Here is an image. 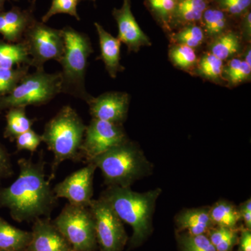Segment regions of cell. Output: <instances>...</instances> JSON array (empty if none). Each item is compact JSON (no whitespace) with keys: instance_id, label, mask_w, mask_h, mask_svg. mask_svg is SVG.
Returning a JSON list of instances; mask_svg holds the SVG:
<instances>
[{"instance_id":"10","label":"cell","mask_w":251,"mask_h":251,"mask_svg":"<svg viewBox=\"0 0 251 251\" xmlns=\"http://www.w3.org/2000/svg\"><path fill=\"white\" fill-rule=\"evenodd\" d=\"M128 140L122 125L92 118L86 126L81 156L88 163Z\"/></svg>"},{"instance_id":"20","label":"cell","mask_w":251,"mask_h":251,"mask_svg":"<svg viewBox=\"0 0 251 251\" xmlns=\"http://www.w3.org/2000/svg\"><path fill=\"white\" fill-rule=\"evenodd\" d=\"M237 21L224 11L211 4L201 18V27L207 37L216 38L229 30L231 23Z\"/></svg>"},{"instance_id":"12","label":"cell","mask_w":251,"mask_h":251,"mask_svg":"<svg viewBox=\"0 0 251 251\" xmlns=\"http://www.w3.org/2000/svg\"><path fill=\"white\" fill-rule=\"evenodd\" d=\"M129 103V95L122 92H105L87 103L92 118L120 125L126 120Z\"/></svg>"},{"instance_id":"31","label":"cell","mask_w":251,"mask_h":251,"mask_svg":"<svg viewBox=\"0 0 251 251\" xmlns=\"http://www.w3.org/2000/svg\"><path fill=\"white\" fill-rule=\"evenodd\" d=\"M208 234V237L216 251H231L239 241L236 228L216 226L211 229Z\"/></svg>"},{"instance_id":"38","label":"cell","mask_w":251,"mask_h":251,"mask_svg":"<svg viewBox=\"0 0 251 251\" xmlns=\"http://www.w3.org/2000/svg\"><path fill=\"white\" fill-rule=\"evenodd\" d=\"M239 214H240L241 219L244 221L247 228H251V200L248 199L245 202L242 203L239 207Z\"/></svg>"},{"instance_id":"7","label":"cell","mask_w":251,"mask_h":251,"mask_svg":"<svg viewBox=\"0 0 251 251\" xmlns=\"http://www.w3.org/2000/svg\"><path fill=\"white\" fill-rule=\"evenodd\" d=\"M52 223L74 251L95 250V226L90 208L68 203Z\"/></svg>"},{"instance_id":"4","label":"cell","mask_w":251,"mask_h":251,"mask_svg":"<svg viewBox=\"0 0 251 251\" xmlns=\"http://www.w3.org/2000/svg\"><path fill=\"white\" fill-rule=\"evenodd\" d=\"M64 50L60 63L62 71L61 94L72 96L88 103L92 96L85 87L88 58L94 49L90 37L85 33L66 26L62 29Z\"/></svg>"},{"instance_id":"25","label":"cell","mask_w":251,"mask_h":251,"mask_svg":"<svg viewBox=\"0 0 251 251\" xmlns=\"http://www.w3.org/2000/svg\"><path fill=\"white\" fill-rule=\"evenodd\" d=\"M224 67V61L209 52L203 54L198 60L195 71L206 80L214 83L223 84L225 82L223 77Z\"/></svg>"},{"instance_id":"28","label":"cell","mask_w":251,"mask_h":251,"mask_svg":"<svg viewBox=\"0 0 251 251\" xmlns=\"http://www.w3.org/2000/svg\"><path fill=\"white\" fill-rule=\"evenodd\" d=\"M205 37L202 28L198 23L180 27L171 35L172 41H174L175 44H182L194 49L202 45Z\"/></svg>"},{"instance_id":"23","label":"cell","mask_w":251,"mask_h":251,"mask_svg":"<svg viewBox=\"0 0 251 251\" xmlns=\"http://www.w3.org/2000/svg\"><path fill=\"white\" fill-rule=\"evenodd\" d=\"M209 215L214 226L236 228L241 220L237 206L227 201H219L209 207Z\"/></svg>"},{"instance_id":"19","label":"cell","mask_w":251,"mask_h":251,"mask_svg":"<svg viewBox=\"0 0 251 251\" xmlns=\"http://www.w3.org/2000/svg\"><path fill=\"white\" fill-rule=\"evenodd\" d=\"M31 232L15 227L0 217V251H26Z\"/></svg>"},{"instance_id":"24","label":"cell","mask_w":251,"mask_h":251,"mask_svg":"<svg viewBox=\"0 0 251 251\" xmlns=\"http://www.w3.org/2000/svg\"><path fill=\"white\" fill-rule=\"evenodd\" d=\"M214 39L209 52L222 61L232 57L240 49L239 35L232 29L225 31Z\"/></svg>"},{"instance_id":"33","label":"cell","mask_w":251,"mask_h":251,"mask_svg":"<svg viewBox=\"0 0 251 251\" xmlns=\"http://www.w3.org/2000/svg\"><path fill=\"white\" fill-rule=\"evenodd\" d=\"M211 4L237 21L251 10V0H213Z\"/></svg>"},{"instance_id":"16","label":"cell","mask_w":251,"mask_h":251,"mask_svg":"<svg viewBox=\"0 0 251 251\" xmlns=\"http://www.w3.org/2000/svg\"><path fill=\"white\" fill-rule=\"evenodd\" d=\"M99 39L100 54L99 58L103 61L105 69L112 78H115L119 72L125 70L122 65L121 41L114 37L98 23H94Z\"/></svg>"},{"instance_id":"14","label":"cell","mask_w":251,"mask_h":251,"mask_svg":"<svg viewBox=\"0 0 251 251\" xmlns=\"http://www.w3.org/2000/svg\"><path fill=\"white\" fill-rule=\"evenodd\" d=\"M30 243L26 251H74L50 218L33 222Z\"/></svg>"},{"instance_id":"26","label":"cell","mask_w":251,"mask_h":251,"mask_svg":"<svg viewBox=\"0 0 251 251\" xmlns=\"http://www.w3.org/2000/svg\"><path fill=\"white\" fill-rule=\"evenodd\" d=\"M177 0H145L147 9L166 31H171L172 16Z\"/></svg>"},{"instance_id":"34","label":"cell","mask_w":251,"mask_h":251,"mask_svg":"<svg viewBox=\"0 0 251 251\" xmlns=\"http://www.w3.org/2000/svg\"><path fill=\"white\" fill-rule=\"evenodd\" d=\"M183 251H216L206 234H186L179 239Z\"/></svg>"},{"instance_id":"42","label":"cell","mask_w":251,"mask_h":251,"mask_svg":"<svg viewBox=\"0 0 251 251\" xmlns=\"http://www.w3.org/2000/svg\"><path fill=\"white\" fill-rule=\"evenodd\" d=\"M92 1H96V0H92Z\"/></svg>"},{"instance_id":"11","label":"cell","mask_w":251,"mask_h":251,"mask_svg":"<svg viewBox=\"0 0 251 251\" xmlns=\"http://www.w3.org/2000/svg\"><path fill=\"white\" fill-rule=\"evenodd\" d=\"M97 166L93 162L69 175L54 186L56 197L67 200L69 204L89 207L94 194V176Z\"/></svg>"},{"instance_id":"37","label":"cell","mask_w":251,"mask_h":251,"mask_svg":"<svg viewBox=\"0 0 251 251\" xmlns=\"http://www.w3.org/2000/svg\"><path fill=\"white\" fill-rule=\"evenodd\" d=\"M239 22V29H240L241 34L244 37H246L247 40L250 39L251 35V10L247 11L246 14L241 16L238 20Z\"/></svg>"},{"instance_id":"41","label":"cell","mask_w":251,"mask_h":251,"mask_svg":"<svg viewBox=\"0 0 251 251\" xmlns=\"http://www.w3.org/2000/svg\"><path fill=\"white\" fill-rule=\"evenodd\" d=\"M7 0H0V13L4 11V4Z\"/></svg>"},{"instance_id":"18","label":"cell","mask_w":251,"mask_h":251,"mask_svg":"<svg viewBox=\"0 0 251 251\" xmlns=\"http://www.w3.org/2000/svg\"><path fill=\"white\" fill-rule=\"evenodd\" d=\"M176 223L181 230H187L191 235L206 234L215 227L209 215V207L185 209L176 216Z\"/></svg>"},{"instance_id":"35","label":"cell","mask_w":251,"mask_h":251,"mask_svg":"<svg viewBox=\"0 0 251 251\" xmlns=\"http://www.w3.org/2000/svg\"><path fill=\"white\" fill-rule=\"evenodd\" d=\"M14 141L18 151L27 150L34 152L42 143V137L34 130L30 129L18 135Z\"/></svg>"},{"instance_id":"15","label":"cell","mask_w":251,"mask_h":251,"mask_svg":"<svg viewBox=\"0 0 251 251\" xmlns=\"http://www.w3.org/2000/svg\"><path fill=\"white\" fill-rule=\"evenodd\" d=\"M34 11V1L27 9L14 6L0 13V35L3 40L12 44L21 42L28 27L36 20Z\"/></svg>"},{"instance_id":"22","label":"cell","mask_w":251,"mask_h":251,"mask_svg":"<svg viewBox=\"0 0 251 251\" xmlns=\"http://www.w3.org/2000/svg\"><path fill=\"white\" fill-rule=\"evenodd\" d=\"M6 125L4 136L11 141L22 133L31 129L34 120H31L26 114V108L14 107L8 109L6 116Z\"/></svg>"},{"instance_id":"6","label":"cell","mask_w":251,"mask_h":251,"mask_svg":"<svg viewBox=\"0 0 251 251\" xmlns=\"http://www.w3.org/2000/svg\"><path fill=\"white\" fill-rule=\"evenodd\" d=\"M61 94L59 72L49 74L44 68L28 73L11 93L0 97V112L14 107L41 106Z\"/></svg>"},{"instance_id":"3","label":"cell","mask_w":251,"mask_h":251,"mask_svg":"<svg viewBox=\"0 0 251 251\" xmlns=\"http://www.w3.org/2000/svg\"><path fill=\"white\" fill-rule=\"evenodd\" d=\"M160 188L145 193H137L130 188L108 186L100 195L111 206L117 216L133 230L132 243L143 242L151 232V221Z\"/></svg>"},{"instance_id":"40","label":"cell","mask_w":251,"mask_h":251,"mask_svg":"<svg viewBox=\"0 0 251 251\" xmlns=\"http://www.w3.org/2000/svg\"><path fill=\"white\" fill-rule=\"evenodd\" d=\"M251 48H249V49H248L247 50V52H246V54H245V59H244V60L245 61V62H247V64H249V65L251 66Z\"/></svg>"},{"instance_id":"36","label":"cell","mask_w":251,"mask_h":251,"mask_svg":"<svg viewBox=\"0 0 251 251\" xmlns=\"http://www.w3.org/2000/svg\"><path fill=\"white\" fill-rule=\"evenodd\" d=\"M14 174L11 157L0 141V180L7 179Z\"/></svg>"},{"instance_id":"2","label":"cell","mask_w":251,"mask_h":251,"mask_svg":"<svg viewBox=\"0 0 251 251\" xmlns=\"http://www.w3.org/2000/svg\"><path fill=\"white\" fill-rule=\"evenodd\" d=\"M86 126L76 110L65 105L47 122L41 135L42 142L53 154L49 180L52 181L59 166L66 161L81 160L80 148Z\"/></svg>"},{"instance_id":"8","label":"cell","mask_w":251,"mask_h":251,"mask_svg":"<svg viewBox=\"0 0 251 251\" xmlns=\"http://www.w3.org/2000/svg\"><path fill=\"white\" fill-rule=\"evenodd\" d=\"M31 67L44 68L46 62L50 60L60 62L64 50V39L62 29L46 25V23L35 20L23 36Z\"/></svg>"},{"instance_id":"39","label":"cell","mask_w":251,"mask_h":251,"mask_svg":"<svg viewBox=\"0 0 251 251\" xmlns=\"http://www.w3.org/2000/svg\"><path fill=\"white\" fill-rule=\"evenodd\" d=\"M239 241L240 251H251V229H243Z\"/></svg>"},{"instance_id":"29","label":"cell","mask_w":251,"mask_h":251,"mask_svg":"<svg viewBox=\"0 0 251 251\" xmlns=\"http://www.w3.org/2000/svg\"><path fill=\"white\" fill-rule=\"evenodd\" d=\"M169 57L175 67L187 72L195 70L198 60L195 49L182 44L172 46Z\"/></svg>"},{"instance_id":"17","label":"cell","mask_w":251,"mask_h":251,"mask_svg":"<svg viewBox=\"0 0 251 251\" xmlns=\"http://www.w3.org/2000/svg\"><path fill=\"white\" fill-rule=\"evenodd\" d=\"M213 0H177L172 16L171 29H179L186 25L200 24L204 11Z\"/></svg>"},{"instance_id":"13","label":"cell","mask_w":251,"mask_h":251,"mask_svg":"<svg viewBox=\"0 0 251 251\" xmlns=\"http://www.w3.org/2000/svg\"><path fill=\"white\" fill-rule=\"evenodd\" d=\"M118 27L117 39L125 44L129 52H138L144 46H151V41L133 16L131 10V1L124 0L120 9L112 10Z\"/></svg>"},{"instance_id":"9","label":"cell","mask_w":251,"mask_h":251,"mask_svg":"<svg viewBox=\"0 0 251 251\" xmlns=\"http://www.w3.org/2000/svg\"><path fill=\"white\" fill-rule=\"evenodd\" d=\"M97 242L101 251H121L127 241L123 222L103 198L91 201Z\"/></svg>"},{"instance_id":"32","label":"cell","mask_w":251,"mask_h":251,"mask_svg":"<svg viewBox=\"0 0 251 251\" xmlns=\"http://www.w3.org/2000/svg\"><path fill=\"white\" fill-rule=\"evenodd\" d=\"M80 0H52L50 7L42 18L41 22L46 23L54 15L65 14L70 15L77 20L80 21V17L77 14V6Z\"/></svg>"},{"instance_id":"21","label":"cell","mask_w":251,"mask_h":251,"mask_svg":"<svg viewBox=\"0 0 251 251\" xmlns=\"http://www.w3.org/2000/svg\"><path fill=\"white\" fill-rule=\"evenodd\" d=\"M30 64V57L23 41L12 44L0 40V68H14Z\"/></svg>"},{"instance_id":"30","label":"cell","mask_w":251,"mask_h":251,"mask_svg":"<svg viewBox=\"0 0 251 251\" xmlns=\"http://www.w3.org/2000/svg\"><path fill=\"white\" fill-rule=\"evenodd\" d=\"M29 65L14 68H0V97L11 93L29 73Z\"/></svg>"},{"instance_id":"1","label":"cell","mask_w":251,"mask_h":251,"mask_svg":"<svg viewBox=\"0 0 251 251\" xmlns=\"http://www.w3.org/2000/svg\"><path fill=\"white\" fill-rule=\"evenodd\" d=\"M19 175L6 187H0V207L6 208L17 222H34L50 218L57 204L49 178L46 179V161L22 158L18 161Z\"/></svg>"},{"instance_id":"27","label":"cell","mask_w":251,"mask_h":251,"mask_svg":"<svg viewBox=\"0 0 251 251\" xmlns=\"http://www.w3.org/2000/svg\"><path fill=\"white\" fill-rule=\"evenodd\" d=\"M251 67L244 59L233 58L224 66L223 77L225 82L234 87L251 78Z\"/></svg>"},{"instance_id":"5","label":"cell","mask_w":251,"mask_h":251,"mask_svg":"<svg viewBox=\"0 0 251 251\" xmlns=\"http://www.w3.org/2000/svg\"><path fill=\"white\" fill-rule=\"evenodd\" d=\"M90 162L101 171L108 186L130 188L137 180L151 174L153 170L143 151L129 140Z\"/></svg>"}]
</instances>
